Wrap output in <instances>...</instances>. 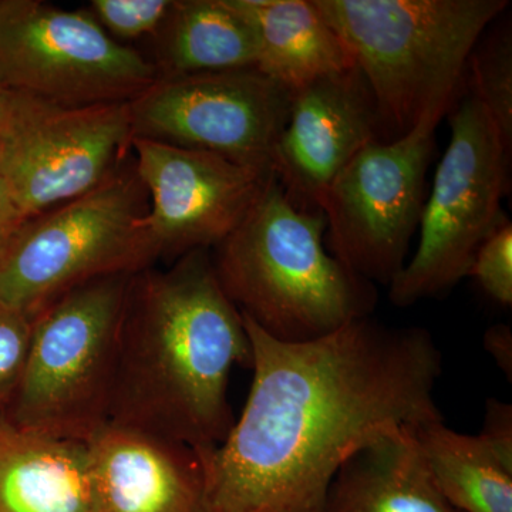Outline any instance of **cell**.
<instances>
[{
	"mask_svg": "<svg viewBox=\"0 0 512 512\" xmlns=\"http://www.w3.org/2000/svg\"><path fill=\"white\" fill-rule=\"evenodd\" d=\"M242 319L254 379L244 412L208 457V512H322L357 450L443 420L434 397L443 356L429 330L365 318L291 343Z\"/></svg>",
	"mask_w": 512,
	"mask_h": 512,
	"instance_id": "6da1fadb",
	"label": "cell"
},
{
	"mask_svg": "<svg viewBox=\"0 0 512 512\" xmlns=\"http://www.w3.org/2000/svg\"><path fill=\"white\" fill-rule=\"evenodd\" d=\"M251 365L244 319L207 249L148 268L131 279L109 423L214 453L234 424L232 369Z\"/></svg>",
	"mask_w": 512,
	"mask_h": 512,
	"instance_id": "7a4b0ae2",
	"label": "cell"
},
{
	"mask_svg": "<svg viewBox=\"0 0 512 512\" xmlns=\"http://www.w3.org/2000/svg\"><path fill=\"white\" fill-rule=\"evenodd\" d=\"M322 211H306L269 178L254 207L212 259L242 315L281 342H309L369 318L372 284L326 251Z\"/></svg>",
	"mask_w": 512,
	"mask_h": 512,
	"instance_id": "3957f363",
	"label": "cell"
},
{
	"mask_svg": "<svg viewBox=\"0 0 512 512\" xmlns=\"http://www.w3.org/2000/svg\"><path fill=\"white\" fill-rule=\"evenodd\" d=\"M365 77L380 133L404 136L447 113L485 29L507 0H315Z\"/></svg>",
	"mask_w": 512,
	"mask_h": 512,
	"instance_id": "277c9868",
	"label": "cell"
},
{
	"mask_svg": "<svg viewBox=\"0 0 512 512\" xmlns=\"http://www.w3.org/2000/svg\"><path fill=\"white\" fill-rule=\"evenodd\" d=\"M134 275L72 289L33 318L22 382L3 416L49 439L87 443L110 421Z\"/></svg>",
	"mask_w": 512,
	"mask_h": 512,
	"instance_id": "5b68a950",
	"label": "cell"
},
{
	"mask_svg": "<svg viewBox=\"0 0 512 512\" xmlns=\"http://www.w3.org/2000/svg\"><path fill=\"white\" fill-rule=\"evenodd\" d=\"M147 211L146 188L130 167L29 218L0 249V302L33 319L77 286L151 268L161 255L144 228Z\"/></svg>",
	"mask_w": 512,
	"mask_h": 512,
	"instance_id": "8992f818",
	"label": "cell"
},
{
	"mask_svg": "<svg viewBox=\"0 0 512 512\" xmlns=\"http://www.w3.org/2000/svg\"><path fill=\"white\" fill-rule=\"evenodd\" d=\"M451 136L421 211L416 254L389 285L393 305L437 298L468 278L485 238L507 215L511 151L483 104L467 96L453 110Z\"/></svg>",
	"mask_w": 512,
	"mask_h": 512,
	"instance_id": "52a82bcc",
	"label": "cell"
},
{
	"mask_svg": "<svg viewBox=\"0 0 512 512\" xmlns=\"http://www.w3.org/2000/svg\"><path fill=\"white\" fill-rule=\"evenodd\" d=\"M444 114L433 111L404 136L367 144L320 198L330 252L370 284H392L406 265Z\"/></svg>",
	"mask_w": 512,
	"mask_h": 512,
	"instance_id": "ba28073f",
	"label": "cell"
},
{
	"mask_svg": "<svg viewBox=\"0 0 512 512\" xmlns=\"http://www.w3.org/2000/svg\"><path fill=\"white\" fill-rule=\"evenodd\" d=\"M160 76L89 12L0 0V84L63 106L130 103Z\"/></svg>",
	"mask_w": 512,
	"mask_h": 512,
	"instance_id": "9c48e42d",
	"label": "cell"
},
{
	"mask_svg": "<svg viewBox=\"0 0 512 512\" xmlns=\"http://www.w3.org/2000/svg\"><path fill=\"white\" fill-rule=\"evenodd\" d=\"M131 141L130 103L63 106L8 90L0 177L29 220L94 190Z\"/></svg>",
	"mask_w": 512,
	"mask_h": 512,
	"instance_id": "30bf717a",
	"label": "cell"
},
{
	"mask_svg": "<svg viewBox=\"0 0 512 512\" xmlns=\"http://www.w3.org/2000/svg\"><path fill=\"white\" fill-rule=\"evenodd\" d=\"M292 92L256 69L158 76L130 101L133 138L217 154L275 175Z\"/></svg>",
	"mask_w": 512,
	"mask_h": 512,
	"instance_id": "8fae6325",
	"label": "cell"
},
{
	"mask_svg": "<svg viewBox=\"0 0 512 512\" xmlns=\"http://www.w3.org/2000/svg\"><path fill=\"white\" fill-rule=\"evenodd\" d=\"M131 146L148 197L144 228L160 255L217 247L274 177L208 151L146 138H133Z\"/></svg>",
	"mask_w": 512,
	"mask_h": 512,
	"instance_id": "7c38bea8",
	"label": "cell"
},
{
	"mask_svg": "<svg viewBox=\"0 0 512 512\" xmlns=\"http://www.w3.org/2000/svg\"><path fill=\"white\" fill-rule=\"evenodd\" d=\"M379 133L376 103L357 67L306 84L292 93L275 151L276 180L296 207L319 211L333 178Z\"/></svg>",
	"mask_w": 512,
	"mask_h": 512,
	"instance_id": "4fadbf2b",
	"label": "cell"
},
{
	"mask_svg": "<svg viewBox=\"0 0 512 512\" xmlns=\"http://www.w3.org/2000/svg\"><path fill=\"white\" fill-rule=\"evenodd\" d=\"M84 446L92 512H208L210 454L113 423Z\"/></svg>",
	"mask_w": 512,
	"mask_h": 512,
	"instance_id": "5bb4252c",
	"label": "cell"
},
{
	"mask_svg": "<svg viewBox=\"0 0 512 512\" xmlns=\"http://www.w3.org/2000/svg\"><path fill=\"white\" fill-rule=\"evenodd\" d=\"M322 512H461L434 483L410 429L373 440L333 477Z\"/></svg>",
	"mask_w": 512,
	"mask_h": 512,
	"instance_id": "9a60e30c",
	"label": "cell"
},
{
	"mask_svg": "<svg viewBox=\"0 0 512 512\" xmlns=\"http://www.w3.org/2000/svg\"><path fill=\"white\" fill-rule=\"evenodd\" d=\"M258 40L255 69L289 92L355 66L315 0H232Z\"/></svg>",
	"mask_w": 512,
	"mask_h": 512,
	"instance_id": "2e32d148",
	"label": "cell"
},
{
	"mask_svg": "<svg viewBox=\"0 0 512 512\" xmlns=\"http://www.w3.org/2000/svg\"><path fill=\"white\" fill-rule=\"evenodd\" d=\"M0 512H92L84 443L19 429L0 414Z\"/></svg>",
	"mask_w": 512,
	"mask_h": 512,
	"instance_id": "e0dca14e",
	"label": "cell"
},
{
	"mask_svg": "<svg viewBox=\"0 0 512 512\" xmlns=\"http://www.w3.org/2000/svg\"><path fill=\"white\" fill-rule=\"evenodd\" d=\"M161 29L160 76L255 69L258 62L255 30L232 0H175Z\"/></svg>",
	"mask_w": 512,
	"mask_h": 512,
	"instance_id": "ac0fdd59",
	"label": "cell"
},
{
	"mask_svg": "<svg viewBox=\"0 0 512 512\" xmlns=\"http://www.w3.org/2000/svg\"><path fill=\"white\" fill-rule=\"evenodd\" d=\"M434 483L461 512H512V463L443 420L410 429Z\"/></svg>",
	"mask_w": 512,
	"mask_h": 512,
	"instance_id": "d6986e66",
	"label": "cell"
},
{
	"mask_svg": "<svg viewBox=\"0 0 512 512\" xmlns=\"http://www.w3.org/2000/svg\"><path fill=\"white\" fill-rule=\"evenodd\" d=\"M473 96L485 107L500 131L505 147L512 146V37L510 26L478 40L471 53Z\"/></svg>",
	"mask_w": 512,
	"mask_h": 512,
	"instance_id": "ffe728a7",
	"label": "cell"
},
{
	"mask_svg": "<svg viewBox=\"0 0 512 512\" xmlns=\"http://www.w3.org/2000/svg\"><path fill=\"white\" fill-rule=\"evenodd\" d=\"M173 0H93L90 15L113 39H137L163 28Z\"/></svg>",
	"mask_w": 512,
	"mask_h": 512,
	"instance_id": "44dd1931",
	"label": "cell"
},
{
	"mask_svg": "<svg viewBox=\"0 0 512 512\" xmlns=\"http://www.w3.org/2000/svg\"><path fill=\"white\" fill-rule=\"evenodd\" d=\"M468 276L494 302L504 308L512 305V224L505 217L478 247Z\"/></svg>",
	"mask_w": 512,
	"mask_h": 512,
	"instance_id": "7402d4cb",
	"label": "cell"
},
{
	"mask_svg": "<svg viewBox=\"0 0 512 512\" xmlns=\"http://www.w3.org/2000/svg\"><path fill=\"white\" fill-rule=\"evenodd\" d=\"M33 319L0 302V414L18 392L32 342Z\"/></svg>",
	"mask_w": 512,
	"mask_h": 512,
	"instance_id": "603a6c76",
	"label": "cell"
},
{
	"mask_svg": "<svg viewBox=\"0 0 512 512\" xmlns=\"http://www.w3.org/2000/svg\"><path fill=\"white\" fill-rule=\"evenodd\" d=\"M495 453L512 463V407L511 404L491 399L485 407L484 426L478 434Z\"/></svg>",
	"mask_w": 512,
	"mask_h": 512,
	"instance_id": "cb8c5ba5",
	"label": "cell"
},
{
	"mask_svg": "<svg viewBox=\"0 0 512 512\" xmlns=\"http://www.w3.org/2000/svg\"><path fill=\"white\" fill-rule=\"evenodd\" d=\"M484 348L493 356L501 370L511 376L512 372V335L508 325H495L485 332Z\"/></svg>",
	"mask_w": 512,
	"mask_h": 512,
	"instance_id": "d4e9b609",
	"label": "cell"
},
{
	"mask_svg": "<svg viewBox=\"0 0 512 512\" xmlns=\"http://www.w3.org/2000/svg\"><path fill=\"white\" fill-rule=\"evenodd\" d=\"M26 221L10 194L8 185L0 177V249Z\"/></svg>",
	"mask_w": 512,
	"mask_h": 512,
	"instance_id": "484cf974",
	"label": "cell"
},
{
	"mask_svg": "<svg viewBox=\"0 0 512 512\" xmlns=\"http://www.w3.org/2000/svg\"><path fill=\"white\" fill-rule=\"evenodd\" d=\"M6 97H8V89L0 84V121H2L3 111H5Z\"/></svg>",
	"mask_w": 512,
	"mask_h": 512,
	"instance_id": "4316f807",
	"label": "cell"
}]
</instances>
